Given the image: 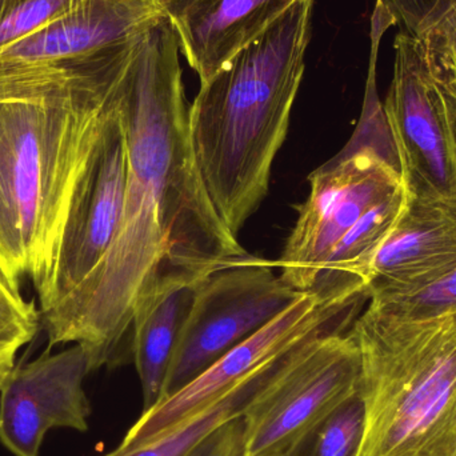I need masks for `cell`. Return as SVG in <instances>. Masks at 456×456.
<instances>
[{
  "instance_id": "cell-1",
  "label": "cell",
  "mask_w": 456,
  "mask_h": 456,
  "mask_svg": "<svg viewBox=\"0 0 456 456\" xmlns=\"http://www.w3.org/2000/svg\"><path fill=\"white\" fill-rule=\"evenodd\" d=\"M120 95L128 175L119 230L87 281L42 314L48 348L82 346L91 371L117 363L136 302L160 281L202 279L249 255L200 178L178 40L167 19L142 35Z\"/></svg>"
},
{
  "instance_id": "cell-2",
  "label": "cell",
  "mask_w": 456,
  "mask_h": 456,
  "mask_svg": "<svg viewBox=\"0 0 456 456\" xmlns=\"http://www.w3.org/2000/svg\"><path fill=\"white\" fill-rule=\"evenodd\" d=\"M142 35L72 61L0 72V265L13 278L35 283L47 270L107 102Z\"/></svg>"
},
{
  "instance_id": "cell-3",
  "label": "cell",
  "mask_w": 456,
  "mask_h": 456,
  "mask_svg": "<svg viewBox=\"0 0 456 456\" xmlns=\"http://www.w3.org/2000/svg\"><path fill=\"white\" fill-rule=\"evenodd\" d=\"M314 0H297L190 104V138L206 191L238 236L270 189L305 74Z\"/></svg>"
},
{
  "instance_id": "cell-4",
  "label": "cell",
  "mask_w": 456,
  "mask_h": 456,
  "mask_svg": "<svg viewBox=\"0 0 456 456\" xmlns=\"http://www.w3.org/2000/svg\"><path fill=\"white\" fill-rule=\"evenodd\" d=\"M350 332L364 407L356 456H455L456 314L409 321L367 307Z\"/></svg>"
},
{
  "instance_id": "cell-5",
  "label": "cell",
  "mask_w": 456,
  "mask_h": 456,
  "mask_svg": "<svg viewBox=\"0 0 456 456\" xmlns=\"http://www.w3.org/2000/svg\"><path fill=\"white\" fill-rule=\"evenodd\" d=\"M383 111L404 200L456 208V87L436 32L396 35Z\"/></svg>"
},
{
  "instance_id": "cell-6",
  "label": "cell",
  "mask_w": 456,
  "mask_h": 456,
  "mask_svg": "<svg viewBox=\"0 0 456 456\" xmlns=\"http://www.w3.org/2000/svg\"><path fill=\"white\" fill-rule=\"evenodd\" d=\"M122 77L110 95L101 133L72 192L53 259L34 283L42 314L87 281L119 230L128 175Z\"/></svg>"
},
{
  "instance_id": "cell-7",
  "label": "cell",
  "mask_w": 456,
  "mask_h": 456,
  "mask_svg": "<svg viewBox=\"0 0 456 456\" xmlns=\"http://www.w3.org/2000/svg\"><path fill=\"white\" fill-rule=\"evenodd\" d=\"M310 194L278 260L281 281L311 292L332 248L359 219L402 189L398 165L358 135L334 159L311 174Z\"/></svg>"
},
{
  "instance_id": "cell-8",
  "label": "cell",
  "mask_w": 456,
  "mask_h": 456,
  "mask_svg": "<svg viewBox=\"0 0 456 456\" xmlns=\"http://www.w3.org/2000/svg\"><path fill=\"white\" fill-rule=\"evenodd\" d=\"M362 359L350 331L303 343L244 412L243 456H287L340 403L355 395Z\"/></svg>"
},
{
  "instance_id": "cell-9",
  "label": "cell",
  "mask_w": 456,
  "mask_h": 456,
  "mask_svg": "<svg viewBox=\"0 0 456 456\" xmlns=\"http://www.w3.org/2000/svg\"><path fill=\"white\" fill-rule=\"evenodd\" d=\"M364 299L367 297H322L305 292L186 387L142 412L118 452H133L151 444L302 343L327 332L346 331Z\"/></svg>"
},
{
  "instance_id": "cell-10",
  "label": "cell",
  "mask_w": 456,
  "mask_h": 456,
  "mask_svg": "<svg viewBox=\"0 0 456 456\" xmlns=\"http://www.w3.org/2000/svg\"><path fill=\"white\" fill-rule=\"evenodd\" d=\"M273 270L271 260L248 255L200 281L160 402L186 387L305 294Z\"/></svg>"
},
{
  "instance_id": "cell-11",
  "label": "cell",
  "mask_w": 456,
  "mask_h": 456,
  "mask_svg": "<svg viewBox=\"0 0 456 456\" xmlns=\"http://www.w3.org/2000/svg\"><path fill=\"white\" fill-rule=\"evenodd\" d=\"M90 359L80 345L15 366L0 388V442L15 456H39L53 428L88 430L90 401L83 382Z\"/></svg>"
},
{
  "instance_id": "cell-12",
  "label": "cell",
  "mask_w": 456,
  "mask_h": 456,
  "mask_svg": "<svg viewBox=\"0 0 456 456\" xmlns=\"http://www.w3.org/2000/svg\"><path fill=\"white\" fill-rule=\"evenodd\" d=\"M168 0H77L37 34L0 51V72L51 66L90 55L166 20Z\"/></svg>"
},
{
  "instance_id": "cell-13",
  "label": "cell",
  "mask_w": 456,
  "mask_h": 456,
  "mask_svg": "<svg viewBox=\"0 0 456 456\" xmlns=\"http://www.w3.org/2000/svg\"><path fill=\"white\" fill-rule=\"evenodd\" d=\"M297 0H168L179 51L206 82L262 37Z\"/></svg>"
},
{
  "instance_id": "cell-14",
  "label": "cell",
  "mask_w": 456,
  "mask_h": 456,
  "mask_svg": "<svg viewBox=\"0 0 456 456\" xmlns=\"http://www.w3.org/2000/svg\"><path fill=\"white\" fill-rule=\"evenodd\" d=\"M456 265V208L404 200L378 249L367 289L401 286Z\"/></svg>"
},
{
  "instance_id": "cell-15",
  "label": "cell",
  "mask_w": 456,
  "mask_h": 456,
  "mask_svg": "<svg viewBox=\"0 0 456 456\" xmlns=\"http://www.w3.org/2000/svg\"><path fill=\"white\" fill-rule=\"evenodd\" d=\"M202 279H165L136 302L131 351L143 393L142 412L162 399L171 361Z\"/></svg>"
},
{
  "instance_id": "cell-16",
  "label": "cell",
  "mask_w": 456,
  "mask_h": 456,
  "mask_svg": "<svg viewBox=\"0 0 456 456\" xmlns=\"http://www.w3.org/2000/svg\"><path fill=\"white\" fill-rule=\"evenodd\" d=\"M302 346V345H300ZM297 346L286 355L273 362L262 371L254 377L244 380L226 395L214 402L211 406L206 407L200 414L187 419L186 422L174 428L165 436L154 439L151 444L133 450V452H120L118 450L110 452L106 456H187L192 450L197 449L205 439L218 428L231 420L244 417L252 402L273 383L279 372L286 366L295 351L300 347Z\"/></svg>"
},
{
  "instance_id": "cell-17",
  "label": "cell",
  "mask_w": 456,
  "mask_h": 456,
  "mask_svg": "<svg viewBox=\"0 0 456 456\" xmlns=\"http://www.w3.org/2000/svg\"><path fill=\"white\" fill-rule=\"evenodd\" d=\"M369 307L409 321H428L456 314V265L401 286L367 289Z\"/></svg>"
},
{
  "instance_id": "cell-18",
  "label": "cell",
  "mask_w": 456,
  "mask_h": 456,
  "mask_svg": "<svg viewBox=\"0 0 456 456\" xmlns=\"http://www.w3.org/2000/svg\"><path fill=\"white\" fill-rule=\"evenodd\" d=\"M40 314L21 294L19 279L0 265V388L15 369L20 348L39 331Z\"/></svg>"
},
{
  "instance_id": "cell-19",
  "label": "cell",
  "mask_w": 456,
  "mask_h": 456,
  "mask_svg": "<svg viewBox=\"0 0 456 456\" xmlns=\"http://www.w3.org/2000/svg\"><path fill=\"white\" fill-rule=\"evenodd\" d=\"M363 428L364 407L358 391L308 431L287 456H356Z\"/></svg>"
},
{
  "instance_id": "cell-20",
  "label": "cell",
  "mask_w": 456,
  "mask_h": 456,
  "mask_svg": "<svg viewBox=\"0 0 456 456\" xmlns=\"http://www.w3.org/2000/svg\"><path fill=\"white\" fill-rule=\"evenodd\" d=\"M77 0H0V51L37 34Z\"/></svg>"
},
{
  "instance_id": "cell-21",
  "label": "cell",
  "mask_w": 456,
  "mask_h": 456,
  "mask_svg": "<svg viewBox=\"0 0 456 456\" xmlns=\"http://www.w3.org/2000/svg\"><path fill=\"white\" fill-rule=\"evenodd\" d=\"M399 32L422 37L446 23L456 13V0H377Z\"/></svg>"
},
{
  "instance_id": "cell-22",
  "label": "cell",
  "mask_w": 456,
  "mask_h": 456,
  "mask_svg": "<svg viewBox=\"0 0 456 456\" xmlns=\"http://www.w3.org/2000/svg\"><path fill=\"white\" fill-rule=\"evenodd\" d=\"M243 436L241 417L222 426L187 456H243Z\"/></svg>"
},
{
  "instance_id": "cell-23",
  "label": "cell",
  "mask_w": 456,
  "mask_h": 456,
  "mask_svg": "<svg viewBox=\"0 0 456 456\" xmlns=\"http://www.w3.org/2000/svg\"><path fill=\"white\" fill-rule=\"evenodd\" d=\"M434 32L438 37L444 63L456 87V13Z\"/></svg>"
},
{
  "instance_id": "cell-24",
  "label": "cell",
  "mask_w": 456,
  "mask_h": 456,
  "mask_svg": "<svg viewBox=\"0 0 456 456\" xmlns=\"http://www.w3.org/2000/svg\"><path fill=\"white\" fill-rule=\"evenodd\" d=\"M455 456H456V452H455Z\"/></svg>"
}]
</instances>
